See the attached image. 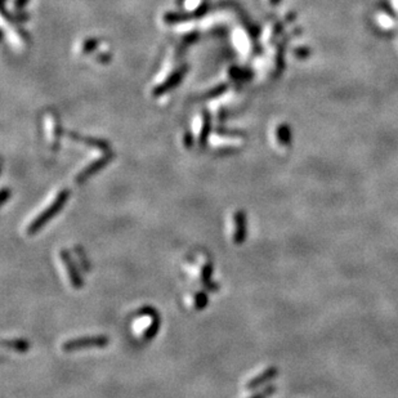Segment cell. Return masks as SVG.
Wrapping results in <instances>:
<instances>
[{
  "label": "cell",
  "instance_id": "12",
  "mask_svg": "<svg viewBox=\"0 0 398 398\" xmlns=\"http://www.w3.org/2000/svg\"><path fill=\"white\" fill-rule=\"evenodd\" d=\"M278 140H280L281 145L289 146L290 145V129H288L286 127H280L277 132Z\"/></svg>",
  "mask_w": 398,
  "mask_h": 398
},
{
  "label": "cell",
  "instance_id": "9",
  "mask_svg": "<svg viewBox=\"0 0 398 398\" xmlns=\"http://www.w3.org/2000/svg\"><path fill=\"white\" fill-rule=\"evenodd\" d=\"M74 251H75V254H76L77 259H79L80 266L82 267V269H84V271L88 272L89 269H91V263H89L88 258H87V254H86V251H84V249H82L81 246H79V245H76V246L74 247Z\"/></svg>",
  "mask_w": 398,
  "mask_h": 398
},
{
  "label": "cell",
  "instance_id": "8",
  "mask_svg": "<svg viewBox=\"0 0 398 398\" xmlns=\"http://www.w3.org/2000/svg\"><path fill=\"white\" fill-rule=\"evenodd\" d=\"M160 324H161V321H160V316L159 313L156 312L154 316H151V324H150V326L146 329L145 332H143V340L146 342L152 340V339L157 335V332H159Z\"/></svg>",
  "mask_w": 398,
  "mask_h": 398
},
{
  "label": "cell",
  "instance_id": "6",
  "mask_svg": "<svg viewBox=\"0 0 398 398\" xmlns=\"http://www.w3.org/2000/svg\"><path fill=\"white\" fill-rule=\"evenodd\" d=\"M278 375V370L275 366H271V367H267L263 373H261L259 375L254 376L253 379L250 380L246 384L247 389H257L261 385L266 384V383L271 382L272 379H275L276 376Z\"/></svg>",
  "mask_w": 398,
  "mask_h": 398
},
{
  "label": "cell",
  "instance_id": "2",
  "mask_svg": "<svg viewBox=\"0 0 398 398\" xmlns=\"http://www.w3.org/2000/svg\"><path fill=\"white\" fill-rule=\"evenodd\" d=\"M110 338L107 335H93V336H84V338L71 339V340L65 342L62 349L65 352H76L87 348H102V347L108 346Z\"/></svg>",
  "mask_w": 398,
  "mask_h": 398
},
{
  "label": "cell",
  "instance_id": "15",
  "mask_svg": "<svg viewBox=\"0 0 398 398\" xmlns=\"http://www.w3.org/2000/svg\"><path fill=\"white\" fill-rule=\"evenodd\" d=\"M278 2H280V0H271L272 4H276V3H278Z\"/></svg>",
  "mask_w": 398,
  "mask_h": 398
},
{
  "label": "cell",
  "instance_id": "14",
  "mask_svg": "<svg viewBox=\"0 0 398 398\" xmlns=\"http://www.w3.org/2000/svg\"><path fill=\"white\" fill-rule=\"evenodd\" d=\"M11 196H12V191L9 190V188H4V190L2 191V204L4 205Z\"/></svg>",
  "mask_w": 398,
  "mask_h": 398
},
{
  "label": "cell",
  "instance_id": "1",
  "mask_svg": "<svg viewBox=\"0 0 398 398\" xmlns=\"http://www.w3.org/2000/svg\"><path fill=\"white\" fill-rule=\"evenodd\" d=\"M70 197V191L69 190H62L58 192V195L55 196V198L53 200L52 204H49L48 208H45L38 217H35V219L29 224L27 227V234L30 235H35L36 232H39L41 228L44 227L49 220H52L58 213L64 209L65 204L67 203Z\"/></svg>",
  "mask_w": 398,
  "mask_h": 398
},
{
  "label": "cell",
  "instance_id": "7",
  "mask_svg": "<svg viewBox=\"0 0 398 398\" xmlns=\"http://www.w3.org/2000/svg\"><path fill=\"white\" fill-rule=\"evenodd\" d=\"M3 346L4 348L18 352V353H26L30 349V343L25 339H6L3 340Z\"/></svg>",
  "mask_w": 398,
  "mask_h": 398
},
{
  "label": "cell",
  "instance_id": "4",
  "mask_svg": "<svg viewBox=\"0 0 398 398\" xmlns=\"http://www.w3.org/2000/svg\"><path fill=\"white\" fill-rule=\"evenodd\" d=\"M112 155L111 154H107V155H103L102 157H99V159L94 160L93 162H91V164L88 165V166H86L84 169H82L81 172H80L79 174L76 176V178H75V181H76V183L81 184L82 182H86L87 179L91 178L93 174H96L97 172L101 170L102 167H104L106 165L108 164V162L111 161V159H112Z\"/></svg>",
  "mask_w": 398,
  "mask_h": 398
},
{
  "label": "cell",
  "instance_id": "13",
  "mask_svg": "<svg viewBox=\"0 0 398 398\" xmlns=\"http://www.w3.org/2000/svg\"><path fill=\"white\" fill-rule=\"evenodd\" d=\"M275 392H276L275 385H268V387H266L264 389L259 390L258 393H255V394H253L251 397H249V398H269L271 395L275 394Z\"/></svg>",
  "mask_w": 398,
  "mask_h": 398
},
{
  "label": "cell",
  "instance_id": "10",
  "mask_svg": "<svg viewBox=\"0 0 398 398\" xmlns=\"http://www.w3.org/2000/svg\"><path fill=\"white\" fill-rule=\"evenodd\" d=\"M212 273H213V264L210 263V262H206V263L203 266V268H201V275H200L201 282H203L204 285H209V283H210Z\"/></svg>",
  "mask_w": 398,
  "mask_h": 398
},
{
  "label": "cell",
  "instance_id": "5",
  "mask_svg": "<svg viewBox=\"0 0 398 398\" xmlns=\"http://www.w3.org/2000/svg\"><path fill=\"white\" fill-rule=\"evenodd\" d=\"M234 242L236 245L244 244L247 237V224H246V214L244 210H237L234 214Z\"/></svg>",
  "mask_w": 398,
  "mask_h": 398
},
{
  "label": "cell",
  "instance_id": "3",
  "mask_svg": "<svg viewBox=\"0 0 398 398\" xmlns=\"http://www.w3.org/2000/svg\"><path fill=\"white\" fill-rule=\"evenodd\" d=\"M60 258L61 261L64 262L65 267H66L67 275H69L70 282H71L72 288L77 289V290H79V289H82V286H84V280H82L81 275H80V271L76 266V262H75L74 258H72L71 253L66 249L61 250Z\"/></svg>",
  "mask_w": 398,
  "mask_h": 398
},
{
  "label": "cell",
  "instance_id": "11",
  "mask_svg": "<svg viewBox=\"0 0 398 398\" xmlns=\"http://www.w3.org/2000/svg\"><path fill=\"white\" fill-rule=\"evenodd\" d=\"M209 303V297L205 291H200L195 295V309L201 310L208 305Z\"/></svg>",
  "mask_w": 398,
  "mask_h": 398
}]
</instances>
